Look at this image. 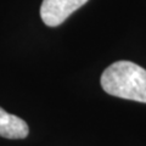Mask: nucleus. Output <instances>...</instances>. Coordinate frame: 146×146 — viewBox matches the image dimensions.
Instances as JSON below:
<instances>
[{
	"mask_svg": "<svg viewBox=\"0 0 146 146\" xmlns=\"http://www.w3.org/2000/svg\"><path fill=\"white\" fill-rule=\"evenodd\" d=\"M102 89L116 98L146 104V70L130 61H117L102 72Z\"/></svg>",
	"mask_w": 146,
	"mask_h": 146,
	"instance_id": "1",
	"label": "nucleus"
},
{
	"mask_svg": "<svg viewBox=\"0 0 146 146\" xmlns=\"http://www.w3.org/2000/svg\"><path fill=\"white\" fill-rule=\"evenodd\" d=\"M88 0H43L40 6V16L49 27H57Z\"/></svg>",
	"mask_w": 146,
	"mask_h": 146,
	"instance_id": "2",
	"label": "nucleus"
},
{
	"mask_svg": "<svg viewBox=\"0 0 146 146\" xmlns=\"http://www.w3.org/2000/svg\"><path fill=\"white\" fill-rule=\"evenodd\" d=\"M29 134L28 124L0 107V136L6 139H25Z\"/></svg>",
	"mask_w": 146,
	"mask_h": 146,
	"instance_id": "3",
	"label": "nucleus"
}]
</instances>
